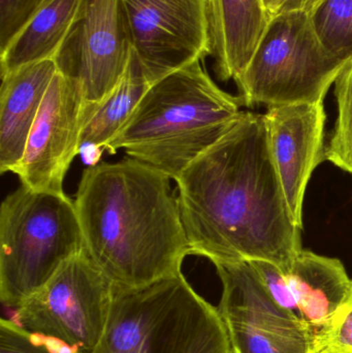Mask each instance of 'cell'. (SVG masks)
I'll return each instance as SVG.
<instances>
[{"label":"cell","mask_w":352,"mask_h":353,"mask_svg":"<svg viewBox=\"0 0 352 353\" xmlns=\"http://www.w3.org/2000/svg\"><path fill=\"white\" fill-rule=\"evenodd\" d=\"M176 183L189 255L213 265L264 261L291 270L303 230L289 212L265 114L243 112Z\"/></svg>","instance_id":"cell-1"},{"label":"cell","mask_w":352,"mask_h":353,"mask_svg":"<svg viewBox=\"0 0 352 353\" xmlns=\"http://www.w3.org/2000/svg\"><path fill=\"white\" fill-rule=\"evenodd\" d=\"M171 180L132 157L83 172L74 205L84 251L114 292L182 272L189 247Z\"/></svg>","instance_id":"cell-2"},{"label":"cell","mask_w":352,"mask_h":353,"mask_svg":"<svg viewBox=\"0 0 352 353\" xmlns=\"http://www.w3.org/2000/svg\"><path fill=\"white\" fill-rule=\"evenodd\" d=\"M242 105L196 61L153 83L105 150L114 155L124 149L177 181L236 123Z\"/></svg>","instance_id":"cell-3"},{"label":"cell","mask_w":352,"mask_h":353,"mask_svg":"<svg viewBox=\"0 0 352 353\" xmlns=\"http://www.w3.org/2000/svg\"><path fill=\"white\" fill-rule=\"evenodd\" d=\"M92 353H233L218 307L182 272L114 292L105 332Z\"/></svg>","instance_id":"cell-4"},{"label":"cell","mask_w":352,"mask_h":353,"mask_svg":"<svg viewBox=\"0 0 352 353\" xmlns=\"http://www.w3.org/2000/svg\"><path fill=\"white\" fill-rule=\"evenodd\" d=\"M84 251L74 201L21 185L0 208V300L16 309Z\"/></svg>","instance_id":"cell-5"},{"label":"cell","mask_w":352,"mask_h":353,"mask_svg":"<svg viewBox=\"0 0 352 353\" xmlns=\"http://www.w3.org/2000/svg\"><path fill=\"white\" fill-rule=\"evenodd\" d=\"M346 62L322 45L308 12L279 14L235 81L238 97L249 108L322 103Z\"/></svg>","instance_id":"cell-6"},{"label":"cell","mask_w":352,"mask_h":353,"mask_svg":"<svg viewBox=\"0 0 352 353\" xmlns=\"http://www.w3.org/2000/svg\"><path fill=\"white\" fill-rule=\"evenodd\" d=\"M113 298L111 282L83 251L23 301L12 321L29 333L92 353L105 332Z\"/></svg>","instance_id":"cell-7"},{"label":"cell","mask_w":352,"mask_h":353,"mask_svg":"<svg viewBox=\"0 0 352 353\" xmlns=\"http://www.w3.org/2000/svg\"><path fill=\"white\" fill-rule=\"evenodd\" d=\"M132 52L122 0H81L54 61L85 101L97 108L119 83Z\"/></svg>","instance_id":"cell-8"},{"label":"cell","mask_w":352,"mask_h":353,"mask_svg":"<svg viewBox=\"0 0 352 353\" xmlns=\"http://www.w3.org/2000/svg\"><path fill=\"white\" fill-rule=\"evenodd\" d=\"M214 265L222 285L218 310L233 353H309L313 332L271 298L249 263Z\"/></svg>","instance_id":"cell-9"},{"label":"cell","mask_w":352,"mask_h":353,"mask_svg":"<svg viewBox=\"0 0 352 353\" xmlns=\"http://www.w3.org/2000/svg\"><path fill=\"white\" fill-rule=\"evenodd\" d=\"M122 6L151 85L211 55L207 0H122Z\"/></svg>","instance_id":"cell-10"},{"label":"cell","mask_w":352,"mask_h":353,"mask_svg":"<svg viewBox=\"0 0 352 353\" xmlns=\"http://www.w3.org/2000/svg\"><path fill=\"white\" fill-rule=\"evenodd\" d=\"M96 108L80 88L56 72L45 92L25 147L12 174L21 185L37 191L64 192L63 182L81 149V134Z\"/></svg>","instance_id":"cell-11"},{"label":"cell","mask_w":352,"mask_h":353,"mask_svg":"<svg viewBox=\"0 0 352 353\" xmlns=\"http://www.w3.org/2000/svg\"><path fill=\"white\" fill-rule=\"evenodd\" d=\"M265 118L289 212L296 225L303 230L306 189L316 168L326 161L324 101L269 107Z\"/></svg>","instance_id":"cell-12"},{"label":"cell","mask_w":352,"mask_h":353,"mask_svg":"<svg viewBox=\"0 0 352 353\" xmlns=\"http://www.w3.org/2000/svg\"><path fill=\"white\" fill-rule=\"evenodd\" d=\"M57 72L53 59L35 62L1 77L0 173L20 163L45 92Z\"/></svg>","instance_id":"cell-13"},{"label":"cell","mask_w":352,"mask_h":353,"mask_svg":"<svg viewBox=\"0 0 352 353\" xmlns=\"http://www.w3.org/2000/svg\"><path fill=\"white\" fill-rule=\"evenodd\" d=\"M211 56L221 81L245 70L270 23L262 0H207Z\"/></svg>","instance_id":"cell-14"},{"label":"cell","mask_w":352,"mask_h":353,"mask_svg":"<svg viewBox=\"0 0 352 353\" xmlns=\"http://www.w3.org/2000/svg\"><path fill=\"white\" fill-rule=\"evenodd\" d=\"M285 276L300 316L313 333L328 323L351 290L352 279L340 259L304 249Z\"/></svg>","instance_id":"cell-15"},{"label":"cell","mask_w":352,"mask_h":353,"mask_svg":"<svg viewBox=\"0 0 352 353\" xmlns=\"http://www.w3.org/2000/svg\"><path fill=\"white\" fill-rule=\"evenodd\" d=\"M81 0H45L0 53L1 77L35 62L53 59L76 18Z\"/></svg>","instance_id":"cell-16"},{"label":"cell","mask_w":352,"mask_h":353,"mask_svg":"<svg viewBox=\"0 0 352 353\" xmlns=\"http://www.w3.org/2000/svg\"><path fill=\"white\" fill-rule=\"evenodd\" d=\"M150 86L142 63L132 50L119 83L97 105L92 117L85 124L81 134V148L95 147L105 150L125 125Z\"/></svg>","instance_id":"cell-17"},{"label":"cell","mask_w":352,"mask_h":353,"mask_svg":"<svg viewBox=\"0 0 352 353\" xmlns=\"http://www.w3.org/2000/svg\"><path fill=\"white\" fill-rule=\"evenodd\" d=\"M322 45L344 61L352 59V0H320L309 12Z\"/></svg>","instance_id":"cell-18"},{"label":"cell","mask_w":352,"mask_h":353,"mask_svg":"<svg viewBox=\"0 0 352 353\" xmlns=\"http://www.w3.org/2000/svg\"><path fill=\"white\" fill-rule=\"evenodd\" d=\"M334 85L337 119L326 147V161L352 176V59Z\"/></svg>","instance_id":"cell-19"},{"label":"cell","mask_w":352,"mask_h":353,"mask_svg":"<svg viewBox=\"0 0 352 353\" xmlns=\"http://www.w3.org/2000/svg\"><path fill=\"white\" fill-rule=\"evenodd\" d=\"M309 353H352V285L338 310L314 332Z\"/></svg>","instance_id":"cell-20"},{"label":"cell","mask_w":352,"mask_h":353,"mask_svg":"<svg viewBox=\"0 0 352 353\" xmlns=\"http://www.w3.org/2000/svg\"><path fill=\"white\" fill-rule=\"evenodd\" d=\"M45 0H0V53Z\"/></svg>","instance_id":"cell-21"},{"label":"cell","mask_w":352,"mask_h":353,"mask_svg":"<svg viewBox=\"0 0 352 353\" xmlns=\"http://www.w3.org/2000/svg\"><path fill=\"white\" fill-rule=\"evenodd\" d=\"M271 298L285 310L301 319L297 301L291 292L287 276L277 265L264 261H249Z\"/></svg>","instance_id":"cell-22"},{"label":"cell","mask_w":352,"mask_h":353,"mask_svg":"<svg viewBox=\"0 0 352 353\" xmlns=\"http://www.w3.org/2000/svg\"><path fill=\"white\" fill-rule=\"evenodd\" d=\"M0 353L55 352L47 347L39 334L29 333L12 319H1L0 321Z\"/></svg>","instance_id":"cell-23"},{"label":"cell","mask_w":352,"mask_h":353,"mask_svg":"<svg viewBox=\"0 0 352 353\" xmlns=\"http://www.w3.org/2000/svg\"><path fill=\"white\" fill-rule=\"evenodd\" d=\"M270 18L293 12L309 14L320 0H262Z\"/></svg>","instance_id":"cell-24"}]
</instances>
